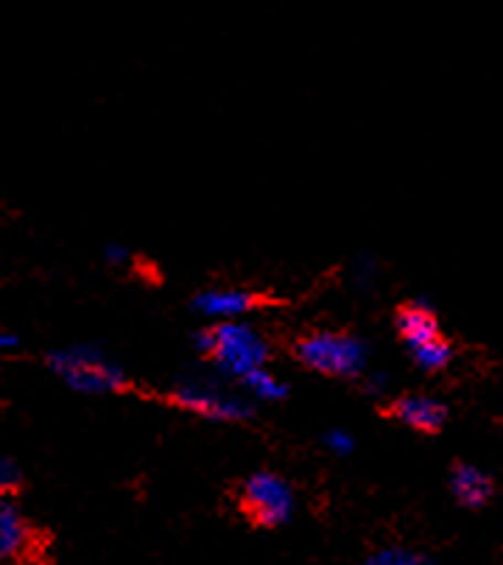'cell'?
<instances>
[{"mask_svg":"<svg viewBox=\"0 0 503 565\" xmlns=\"http://www.w3.org/2000/svg\"><path fill=\"white\" fill-rule=\"evenodd\" d=\"M191 344L210 370H216L222 379L233 381L235 386L255 370L269 367V342L246 319L199 328L191 337Z\"/></svg>","mask_w":503,"mask_h":565,"instance_id":"cell-1","label":"cell"},{"mask_svg":"<svg viewBox=\"0 0 503 565\" xmlns=\"http://www.w3.org/2000/svg\"><path fill=\"white\" fill-rule=\"evenodd\" d=\"M168 401L182 412L213 423H244L255 415V403L238 386H229V381L222 379L216 370H210L207 364L202 370L182 373L168 392Z\"/></svg>","mask_w":503,"mask_h":565,"instance_id":"cell-2","label":"cell"},{"mask_svg":"<svg viewBox=\"0 0 503 565\" xmlns=\"http://www.w3.org/2000/svg\"><path fill=\"white\" fill-rule=\"evenodd\" d=\"M293 355L324 379L361 381L370 373V344L353 331H308L293 344Z\"/></svg>","mask_w":503,"mask_h":565,"instance_id":"cell-3","label":"cell"},{"mask_svg":"<svg viewBox=\"0 0 503 565\" xmlns=\"http://www.w3.org/2000/svg\"><path fill=\"white\" fill-rule=\"evenodd\" d=\"M49 367L78 395H115L129 390V373L124 364L96 344H71L49 355Z\"/></svg>","mask_w":503,"mask_h":565,"instance_id":"cell-4","label":"cell"},{"mask_svg":"<svg viewBox=\"0 0 503 565\" xmlns=\"http://www.w3.org/2000/svg\"><path fill=\"white\" fill-rule=\"evenodd\" d=\"M238 507L252 523L264 530L286 526L297 512V493L291 481L277 470H255L238 488Z\"/></svg>","mask_w":503,"mask_h":565,"instance_id":"cell-5","label":"cell"},{"mask_svg":"<svg viewBox=\"0 0 503 565\" xmlns=\"http://www.w3.org/2000/svg\"><path fill=\"white\" fill-rule=\"evenodd\" d=\"M264 306V297L258 291L240 289V286H210L193 295L191 308L202 319H207L210 326L218 322H244L252 311H258Z\"/></svg>","mask_w":503,"mask_h":565,"instance_id":"cell-6","label":"cell"},{"mask_svg":"<svg viewBox=\"0 0 503 565\" xmlns=\"http://www.w3.org/2000/svg\"><path fill=\"white\" fill-rule=\"evenodd\" d=\"M395 328L408 353L445 339L442 328H439L437 311H434V306L428 300L403 302L395 313Z\"/></svg>","mask_w":503,"mask_h":565,"instance_id":"cell-7","label":"cell"},{"mask_svg":"<svg viewBox=\"0 0 503 565\" xmlns=\"http://www.w3.org/2000/svg\"><path fill=\"white\" fill-rule=\"evenodd\" d=\"M389 417L411 431L434 434L448 423V406L439 397L411 392V395H397L389 403Z\"/></svg>","mask_w":503,"mask_h":565,"instance_id":"cell-8","label":"cell"},{"mask_svg":"<svg viewBox=\"0 0 503 565\" xmlns=\"http://www.w3.org/2000/svg\"><path fill=\"white\" fill-rule=\"evenodd\" d=\"M31 523L12 495H0V565L25 557L31 548Z\"/></svg>","mask_w":503,"mask_h":565,"instance_id":"cell-9","label":"cell"},{"mask_svg":"<svg viewBox=\"0 0 503 565\" xmlns=\"http://www.w3.org/2000/svg\"><path fill=\"white\" fill-rule=\"evenodd\" d=\"M450 493L461 507H484L495 495V481L486 470L459 462L450 470Z\"/></svg>","mask_w":503,"mask_h":565,"instance_id":"cell-10","label":"cell"},{"mask_svg":"<svg viewBox=\"0 0 503 565\" xmlns=\"http://www.w3.org/2000/svg\"><path fill=\"white\" fill-rule=\"evenodd\" d=\"M238 390L249 397L252 403H275L286 401L288 397V381L280 379L277 373H271L269 367L255 370L252 375H246L244 381H238Z\"/></svg>","mask_w":503,"mask_h":565,"instance_id":"cell-11","label":"cell"},{"mask_svg":"<svg viewBox=\"0 0 503 565\" xmlns=\"http://www.w3.org/2000/svg\"><path fill=\"white\" fill-rule=\"evenodd\" d=\"M361 565H434L426 554L411 552V548L389 546V548H377Z\"/></svg>","mask_w":503,"mask_h":565,"instance_id":"cell-12","label":"cell"},{"mask_svg":"<svg viewBox=\"0 0 503 565\" xmlns=\"http://www.w3.org/2000/svg\"><path fill=\"white\" fill-rule=\"evenodd\" d=\"M319 439H322L324 451L333 454V457H339V459L350 457V454L355 451V434L347 431V428H342V426L328 428V431H324Z\"/></svg>","mask_w":503,"mask_h":565,"instance_id":"cell-13","label":"cell"},{"mask_svg":"<svg viewBox=\"0 0 503 565\" xmlns=\"http://www.w3.org/2000/svg\"><path fill=\"white\" fill-rule=\"evenodd\" d=\"M23 473L12 457H0V495H12L20 488Z\"/></svg>","mask_w":503,"mask_h":565,"instance_id":"cell-14","label":"cell"},{"mask_svg":"<svg viewBox=\"0 0 503 565\" xmlns=\"http://www.w3.org/2000/svg\"><path fill=\"white\" fill-rule=\"evenodd\" d=\"M377 275V264L372 258H355L353 264V282L358 286V289H364V286H372V280H375Z\"/></svg>","mask_w":503,"mask_h":565,"instance_id":"cell-15","label":"cell"},{"mask_svg":"<svg viewBox=\"0 0 503 565\" xmlns=\"http://www.w3.org/2000/svg\"><path fill=\"white\" fill-rule=\"evenodd\" d=\"M361 384H364V390L370 392L372 397L389 395V375L381 373V370H375V373H366L364 379H361Z\"/></svg>","mask_w":503,"mask_h":565,"instance_id":"cell-16","label":"cell"},{"mask_svg":"<svg viewBox=\"0 0 503 565\" xmlns=\"http://www.w3.org/2000/svg\"><path fill=\"white\" fill-rule=\"evenodd\" d=\"M104 260L109 266H129L132 264V253H129V247L118 244V241H109L107 247H104Z\"/></svg>","mask_w":503,"mask_h":565,"instance_id":"cell-17","label":"cell"},{"mask_svg":"<svg viewBox=\"0 0 503 565\" xmlns=\"http://www.w3.org/2000/svg\"><path fill=\"white\" fill-rule=\"evenodd\" d=\"M20 348V337L12 331H0V353H14Z\"/></svg>","mask_w":503,"mask_h":565,"instance_id":"cell-18","label":"cell"}]
</instances>
